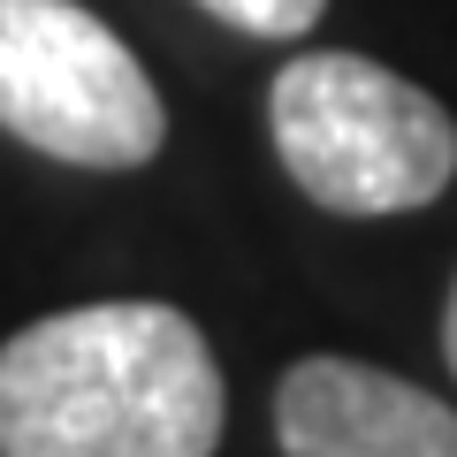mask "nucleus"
Instances as JSON below:
<instances>
[{
    "instance_id": "f257e3e1",
    "label": "nucleus",
    "mask_w": 457,
    "mask_h": 457,
    "mask_svg": "<svg viewBox=\"0 0 457 457\" xmlns=\"http://www.w3.org/2000/svg\"><path fill=\"white\" fill-rule=\"evenodd\" d=\"M221 366L191 312L114 297L0 343V457H213Z\"/></svg>"
},
{
    "instance_id": "423d86ee",
    "label": "nucleus",
    "mask_w": 457,
    "mask_h": 457,
    "mask_svg": "<svg viewBox=\"0 0 457 457\" xmlns=\"http://www.w3.org/2000/svg\"><path fill=\"white\" fill-rule=\"evenodd\" d=\"M442 359H450V374H457V282H450V305H442Z\"/></svg>"
},
{
    "instance_id": "39448f33",
    "label": "nucleus",
    "mask_w": 457,
    "mask_h": 457,
    "mask_svg": "<svg viewBox=\"0 0 457 457\" xmlns=\"http://www.w3.org/2000/svg\"><path fill=\"white\" fill-rule=\"evenodd\" d=\"M198 8L237 23L245 38H305L328 16V0H198Z\"/></svg>"
},
{
    "instance_id": "f03ea898",
    "label": "nucleus",
    "mask_w": 457,
    "mask_h": 457,
    "mask_svg": "<svg viewBox=\"0 0 457 457\" xmlns=\"http://www.w3.org/2000/svg\"><path fill=\"white\" fill-rule=\"evenodd\" d=\"M267 122L290 183L328 213H411L457 176L450 107L366 54L282 62Z\"/></svg>"
},
{
    "instance_id": "7ed1b4c3",
    "label": "nucleus",
    "mask_w": 457,
    "mask_h": 457,
    "mask_svg": "<svg viewBox=\"0 0 457 457\" xmlns=\"http://www.w3.org/2000/svg\"><path fill=\"white\" fill-rule=\"evenodd\" d=\"M0 130L69 168H145L168 137V107L92 8L0 0Z\"/></svg>"
},
{
    "instance_id": "20e7f679",
    "label": "nucleus",
    "mask_w": 457,
    "mask_h": 457,
    "mask_svg": "<svg viewBox=\"0 0 457 457\" xmlns=\"http://www.w3.org/2000/svg\"><path fill=\"white\" fill-rule=\"evenodd\" d=\"M282 457H457V411L366 359H297L275 389Z\"/></svg>"
}]
</instances>
